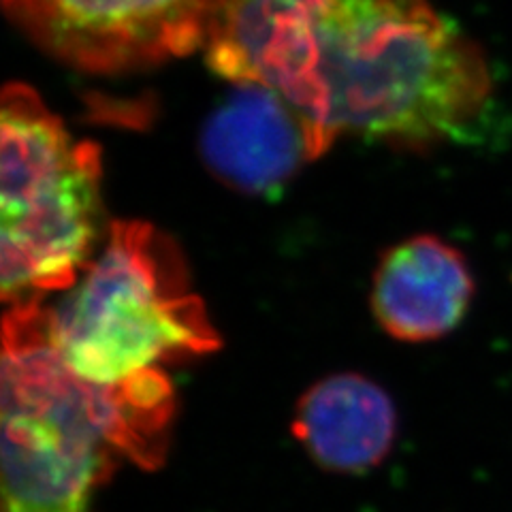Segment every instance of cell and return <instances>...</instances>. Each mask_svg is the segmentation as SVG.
I'll list each match as a JSON object with an SVG mask.
<instances>
[{"instance_id":"cell-7","label":"cell","mask_w":512,"mask_h":512,"mask_svg":"<svg viewBox=\"0 0 512 512\" xmlns=\"http://www.w3.org/2000/svg\"><path fill=\"white\" fill-rule=\"evenodd\" d=\"M203 158L218 178L239 190L280 188L312 158L308 137L295 111L261 84H235L207 118Z\"/></svg>"},{"instance_id":"cell-6","label":"cell","mask_w":512,"mask_h":512,"mask_svg":"<svg viewBox=\"0 0 512 512\" xmlns=\"http://www.w3.org/2000/svg\"><path fill=\"white\" fill-rule=\"evenodd\" d=\"M476 293L472 269L455 246L416 235L393 246L376 269L372 310L399 342H436L455 331Z\"/></svg>"},{"instance_id":"cell-4","label":"cell","mask_w":512,"mask_h":512,"mask_svg":"<svg viewBox=\"0 0 512 512\" xmlns=\"http://www.w3.org/2000/svg\"><path fill=\"white\" fill-rule=\"evenodd\" d=\"M0 288L5 308L77 284L101 237V152L26 84L0 99Z\"/></svg>"},{"instance_id":"cell-8","label":"cell","mask_w":512,"mask_h":512,"mask_svg":"<svg viewBox=\"0 0 512 512\" xmlns=\"http://www.w3.org/2000/svg\"><path fill=\"white\" fill-rule=\"evenodd\" d=\"M397 431L391 397L359 374H335L299 399L293 434L331 472L359 474L389 455Z\"/></svg>"},{"instance_id":"cell-2","label":"cell","mask_w":512,"mask_h":512,"mask_svg":"<svg viewBox=\"0 0 512 512\" xmlns=\"http://www.w3.org/2000/svg\"><path fill=\"white\" fill-rule=\"evenodd\" d=\"M163 429L77 378L41 303L5 308L0 367L3 512H92L116 457L152 466Z\"/></svg>"},{"instance_id":"cell-1","label":"cell","mask_w":512,"mask_h":512,"mask_svg":"<svg viewBox=\"0 0 512 512\" xmlns=\"http://www.w3.org/2000/svg\"><path fill=\"white\" fill-rule=\"evenodd\" d=\"M205 50L295 111L312 158L340 135L434 146L491 92L478 45L425 0H229Z\"/></svg>"},{"instance_id":"cell-5","label":"cell","mask_w":512,"mask_h":512,"mask_svg":"<svg viewBox=\"0 0 512 512\" xmlns=\"http://www.w3.org/2000/svg\"><path fill=\"white\" fill-rule=\"evenodd\" d=\"M11 22L73 69L114 75L207 47L229 0H3Z\"/></svg>"},{"instance_id":"cell-3","label":"cell","mask_w":512,"mask_h":512,"mask_svg":"<svg viewBox=\"0 0 512 512\" xmlns=\"http://www.w3.org/2000/svg\"><path fill=\"white\" fill-rule=\"evenodd\" d=\"M50 333L77 378L124 393L169 387L167 363L220 346L180 254L139 220L111 222L103 250L50 310Z\"/></svg>"}]
</instances>
